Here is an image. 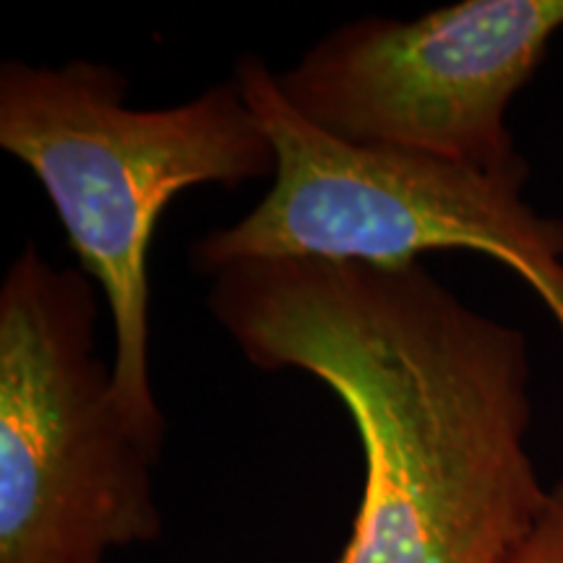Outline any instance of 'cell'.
I'll return each instance as SVG.
<instances>
[{"label":"cell","mask_w":563,"mask_h":563,"mask_svg":"<svg viewBox=\"0 0 563 563\" xmlns=\"http://www.w3.org/2000/svg\"><path fill=\"white\" fill-rule=\"evenodd\" d=\"M207 306L253 368L308 373L355 422L365 483L334 563L511 561L551 493L517 327L420 262L238 264Z\"/></svg>","instance_id":"cell-1"},{"label":"cell","mask_w":563,"mask_h":563,"mask_svg":"<svg viewBox=\"0 0 563 563\" xmlns=\"http://www.w3.org/2000/svg\"><path fill=\"white\" fill-rule=\"evenodd\" d=\"M129 79L97 60L0 66V146L45 188L79 269L108 300L115 402L157 456L165 415L150 373V245L162 211L196 186L274 178L277 154L235 79L170 104H125Z\"/></svg>","instance_id":"cell-2"},{"label":"cell","mask_w":563,"mask_h":563,"mask_svg":"<svg viewBox=\"0 0 563 563\" xmlns=\"http://www.w3.org/2000/svg\"><path fill=\"white\" fill-rule=\"evenodd\" d=\"M232 79L272 141L277 173L249 214L196 238V269L214 277L279 258L405 266L431 251H475L530 285L563 336V220L525 199V159L477 167L347 144L302 121L258 55H243Z\"/></svg>","instance_id":"cell-3"},{"label":"cell","mask_w":563,"mask_h":563,"mask_svg":"<svg viewBox=\"0 0 563 563\" xmlns=\"http://www.w3.org/2000/svg\"><path fill=\"white\" fill-rule=\"evenodd\" d=\"M95 285L37 243L0 282V563H104L162 534L159 460L97 355Z\"/></svg>","instance_id":"cell-4"},{"label":"cell","mask_w":563,"mask_h":563,"mask_svg":"<svg viewBox=\"0 0 563 563\" xmlns=\"http://www.w3.org/2000/svg\"><path fill=\"white\" fill-rule=\"evenodd\" d=\"M563 30V0H462L336 26L274 74L302 121L357 146L477 167L522 159L511 102Z\"/></svg>","instance_id":"cell-5"},{"label":"cell","mask_w":563,"mask_h":563,"mask_svg":"<svg viewBox=\"0 0 563 563\" xmlns=\"http://www.w3.org/2000/svg\"><path fill=\"white\" fill-rule=\"evenodd\" d=\"M509 563H563V481L551 485L543 514Z\"/></svg>","instance_id":"cell-6"}]
</instances>
